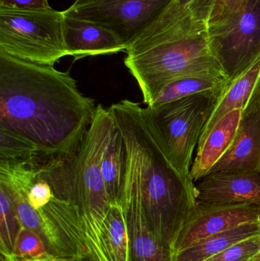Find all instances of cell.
Masks as SVG:
<instances>
[{
    "label": "cell",
    "instance_id": "1",
    "mask_svg": "<svg viewBox=\"0 0 260 261\" xmlns=\"http://www.w3.org/2000/svg\"><path fill=\"white\" fill-rule=\"evenodd\" d=\"M96 107L67 72L0 50V128L35 144L45 162L78 150Z\"/></svg>",
    "mask_w": 260,
    "mask_h": 261
},
{
    "label": "cell",
    "instance_id": "2",
    "mask_svg": "<svg viewBox=\"0 0 260 261\" xmlns=\"http://www.w3.org/2000/svg\"><path fill=\"white\" fill-rule=\"evenodd\" d=\"M122 132L127 168L121 206L140 210L154 237L172 245L196 204L193 181L183 179L171 164L145 108L122 100L108 108Z\"/></svg>",
    "mask_w": 260,
    "mask_h": 261
},
{
    "label": "cell",
    "instance_id": "3",
    "mask_svg": "<svg viewBox=\"0 0 260 261\" xmlns=\"http://www.w3.org/2000/svg\"><path fill=\"white\" fill-rule=\"evenodd\" d=\"M114 125L108 109L98 106L78 150L64 159L47 161L40 173L50 184L54 197L74 207L93 261H104L101 228L111 204L101 163Z\"/></svg>",
    "mask_w": 260,
    "mask_h": 261
},
{
    "label": "cell",
    "instance_id": "4",
    "mask_svg": "<svg viewBox=\"0 0 260 261\" xmlns=\"http://www.w3.org/2000/svg\"><path fill=\"white\" fill-rule=\"evenodd\" d=\"M125 64L143 102L151 105L174 81L193 76H224L208 38V19L188 17L154 38L127 47Z\"/></svg>",
    "mask_w": 260,
    "mask_h": 261
},
{
    "label": "cell",
    "instance_id": "5",
    "mask_svg": "<svg viewBox=\"0 0 260 261\" xmlns=\"http://www.w3.org/2000/svg\"><path fill=\"white\" fill-rule=\"evenodd\" d=\"M64 11L0 8V50L37 64L54 66L69 56L63 32Z\"/></svg>",
    "mask_w": 260,
    "mask_h": 261
},
{
    "label": "cell",
    "instance_id": "6",
    "mask_svg": "<svg viewBox=\"0 0 260 261\" xmlns=\"http://www.w3.org/2000/svg\"><path fill=\"white\" fill-rule=\"evenodd\" d=\"M221 94L198 93L145 108L169 161L186 180L193 181L190 177L192 154Z\"/></svg>",
    "mask_w": 260,
    "mask_h": 261
},
{
    "label": "cell",
    "instance_id": "7",
    "mask_svg": "<svg viewBox=\"0 0 260 261\" xmlns=\"http://www.w3.org/2000/svg\"><path fill=\"white\" fill-rule=\"evenodd\" d=\"M209 46L228 82L260 59V0L232 19L208 27Z\"/></svg>",
    "mask_w": 260,
    "mask_h": 261
},
{
    "label": "cell",
    "instance_id": "8",
    "mask_svg": "<svg viewBox=\"0 0 260 261\" xmlns=\"http://www.w3.org/2000/svg\"><path fill=\"white\" fill-rule=\"evenodd\" d=\"M172 0H96L70 6L64 14L97 23L114 32L128 47ZM127 49V48H126Z\"/></svg>",
    "mask_w": 260,
    "mask_h": 261
},
{
    "label": "cell",
    "instance_id": "9",
    "mask_svg": "<svg viewBox=\"0 0 260 261\" xmlns=\"http://www.w3.org/2000/svg\"><path fill=\"white\" fill-rule=\"evenodd\" d=\"M260 222V208L251 204L210 203L197 200L174 245L172 254L206 238L240 226Z\"/></svg>",
    "mask_w": 260,
    "mask_h": 261
},
{
    "label": "cell",
    "instance_id": "10",
    "mask_svg": "<svg viewBox=\"0 0 260 261\" xmlns=\"http://www.w3.org/2000/svg\"><path fill=\"white\" fill-rule=\"evenodd\" d=\"M214 173H260V84L242 111L233 143L209 172Z\"/></svg>",
    "mask_w": 260,
    "mask_h": 261
},
{
    "label": "cell",
    "instance_id": "11",
    "mask_svg": "<svg viewBox=\"0 0 260 261\" xmlns=\"http://www.w3.org/2000/svg\"><path fill=\"white\" fill-rule=\"evenodd\" d=\"M63 32L66 49L75 61L126 50V45L114 32L88 20L64 14Z\"/></svg>",
    "mask_w": 260,
    "mask_h": 261
},
{
    "label": "cell",
    "instance_id": "12",
    "mask_svg": "<svg viewBox=\"0 0 260 261\" xmlns=\"http://www.w3.org/2000/svg\"><path fill=\"white\" fill-rule=\"evenodd\" d=\"M197 199L220 204H251L260 208V173H214L201 178Z\"/></svg>",
    "mask_w": 260,
    "mask_h": 261
},
{
    "label": "cell",
    "instance_id": "13",
    "mask_svg": "<svg viewBox=\"0 0 260 261\" xmlns=\"http://www.w3.org/2000/svg\"><path fill=\"white\" fill-rule=\"evenodd\" d=\"M242 110H234L224 116L198 146L190 171L193 182L201 179L225 154L233 143L241 121Z\"/></svg>",
    "mask_w": 260,
    "mask_h": 261
},
{
    "label": "cell",
    "instance_id": "14",
    "mask_svg": "<svg viewBox=\"0 0 260 261\" xmlns=\"http://www.w3.org/2000/svg\"><path fill=\"white\" fill-rule=\"evenodd\" d=\"M260 84V59L239 77L230 81L221 93L205 125L198 145L204 142L211 130L234 110H244Z\"/></svg>",
    "mask_w": 260,
    "mask_h": 261
},
{
    "label": "cell",
    "instance_id": "15",
    "mask_svg": "<svg viewBox=\"0 0 260 261\" xmlns=\"http://www.w3.org/2000/svg\"><path fill=\"white\" fill-rule=\"evenodd\" d=\"M129 238L130 261H172V252L151 232L140 210L122 206Z\"/></svg>",
    "mask_w": 260,
    "mask_h": 261
},
{
    "label": "cell",
    "instance_id": "16",
    "mask_svg": "<svg viewBox=\"0 0 260 261\" xmlns=\"http://www.w3.org/2000/svg\"><path fill=\"white\" fill-rule=\"evenodd\" d=\"M126 168V145L114 122L101 163L105 190L111 205H121Z\"/></svg>",
    "mask_w": 260,
    "mask_h": 261
},
{
    "label": "cell",
    "instance_id": "17",
    "mask_svg": "<svg viewBox=\"0 0 260 261\" xmlns=\"http://www.w3.org/2000/svg\"><path fill=\"white\" fill-rule=\"evenodd\" d=\"M260 234V222L240 226L206 238L192 246L172 254V261H205L229 247Z\"/></svg>",
    "mask_w": 260,
    "mask_h": 261
},
{
    "label": "cell",
    "instance_id": "18",
    "mask_svg": "<svg viewBox=\"0 0 260 261\" xmlns=\"http://www.w3.org/2000/svg\"><path fill=\"white\" fill-rule=\"evenodd\" d=\"M100 243L104 261H130L129 238L121 205L110 206L102 222Z\"/></svg>",
    "mask_w": 260,
    "mask_h": 261
},
{
    "label": "cell",
    "instance_id": "19",
    "mask_svg": "<svg viewBox=\"0 0 260 261\" xmlns=\"http://www.w3.org/2000/svg\"><path fill=\"white\" fill-rule=\"evenodd\" d=\"M213 3L214 0H172L157 19L130 45L154 38L192 15L209 20Z\"/></svg>",
    "mask_w": 260,
    "mask_h": 261
},
{
    "label": "cell",
    "instance_id": "20",
    "mask_svg": "<svg viewBox=\"0 0 260 261\" xmlns=\"http://www.w3.org/2000/svg\"><path fill=\"white\" fill-rule=\"evenodd\" d=\"M227 84L228 81L224 76H193L182 78L168 84L148 107H158L198 93H221Z\"/></svg>",
    "mask_w": 260,
    "mask_h": 261
},
{
    "label": "cell",
    "instance_id": "21",
    "mask_svg": "<svg viewBox=\"0 0 260 261\" xmlns=\"http://www.w3.org/2000/svg\"><path fill=\"white\" fill-rule=\"evenodd\" d=\"M0 163L42 167L44 160L35 144L13 132L0 128Z\"/></svg>",
    "mask_w": 260,
    "mask_h": 261
},
{
    "label": "cell",
    "instance_id": "22",
    "mask_svg": "<svg viewBox=\"0 0 260 261\" xmlns=\"http://www.w3.org/2000/svg\"><path fill=\"white\" fill-rule=\"evenodd\" d=\"M0 257H11L22 228L9 191L0 185Z\"/></svg>",
    "mask_w": 260,
    "mask_h": 261
},
{
    "label": "cell",
    "instance_id": "23",
    "mask_svg": "<svg viewBox=\"0 0 260 261\" xmlns=\"http://www.w3.org/2000/svg\"><path fill=\"white\" fill-rule=\"evenodd\" d=\"M52 258L55 257L49 254L41 238L24 227L17 238L12 257H0V260L9 261H38Z\"/></svg>",
    "mask_w": 260,
    "mask_h": 261
},
{
    "label": "cell",
    "instance_id": "24",
    "mask_svg": "<svg viewBox=\"0 0 260 261\" xmlns=\"http://www.w3.org/2000/svg\"><path fill=\"white\" fill-rule=\"evenodd\" d=\"M260 251V234L241 241L205 261H247Z\"/></svg>",
    "mask_w": 260,
    "mask_h": 261
},
{
    "label": "cell",
    "instance_id": "25",
    "mask_svg": "<svg viewBox=\"0 0 260 261\" xmlns=\"http://www.w3.org/2000/svg\"><path fill=\"white\" fill-rule=\"evenodd\" d=\"M251 0H214L208 27L232 19L245 10Z\"/></svg>",
    "mask_w": 260,
    "mask_h": 261
},
{
    "label": "cell",
    "instance_id": "26",
    "mask_svg": "<svg viewBox=\"0 0 260 261\" xmlns=\"http://www.w3.org/2000/svg\"><path fill=\"white\" fill-rule=\"evenodd\" d=\"M53 190L50 184L42 178H38L29 190L27 199L30 205L36 210L45 207L53 197Z\"/></svg>",
    "mask_w": 260,
    "mask_h": 261
},
{
    "label": "cell",
    "instance_id": "27",
    "mask_svg": "<svg viewBox=\"0 0 260 261\" xmlns=\"http://www.w3.org/2000/svg\"><path fill=\"white\" fill-rule=\"evenodd\" d=\"M0 8L19 9V10H35L50 8L47 0H0Z\"/></svg>",
    "mask_w": 260,
    "mask_h": 261
},
{
    "label": "cell",
    "instance_id": "28",
    "mask_svg": "<svg viewBox=\"0 0 260 261\" xmlns=\"http://www.w3.org/2000/svg\"><path fill=\"white\" fill-rule=\"evenodd\" d=\"M93 1H96V0H76V1H75L74 3H73V4L72 5V6H80V5L85 4V3H90V2Z\"/></svg>",
    "mask_w": 260,
    "mask_h": 261
},
{
    "label": "cell",
    "instance_id": "29",
    "mask_svg": "<svg viewBox=\"0 0 260 261\" xmlns=\"http://www.w3.org/2000/svg\"><path fill=\"white\" fill-rule=\"evenodd\" d=\"M247 261H260V251L254 255L252 256Z\"/></svg>",
    "mask_w": 260,
    "mask_h": 261
},
{
    "label": "cell",
    "instance_id": "30",
    "mask_svg": "<svg viewBox=\"0 0 260 261\" xmlns=\"http://www.w3.org/2000/svg\"><path fill=\"white\" fill-rule=\"evenodd\" d=\"M0 261H9V260H0ZM38 261H78V260H63V259L52 258V259H49V260H38Z\"/></svg>",
    "mask_w": 260,
    "mask_h": 261
}]
</instances>
